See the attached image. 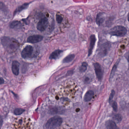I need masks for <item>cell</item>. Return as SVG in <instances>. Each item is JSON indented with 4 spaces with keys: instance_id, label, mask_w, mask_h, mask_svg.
<instances>
[{
    "instance_id": "obj_1",
    "label": "cell",
    "mask_w": 129,
    "mask_h": 129,
    "mask_svg": "<svg viewBox=\"0 0 129 129\" xmlns=\"http://www.w3.org/2000/svg\"><path fill=\"white\" fill-rule=\"evenodd\" d=\"M2 45L8 52L15 51L18 48V44L16 40L8 37H3L2 38Z\"/></svg>"
},
{
    "instance_id": "obj_2",
    "label": "cell",
    "mask_w": 129,
    "mask_h": 129,
    "mask_svg": "<svg viewBox=\"0 0 129 129\" xmlns=\"http://www.w3.org/2000/svg\"><path fill=\"white\" fill-rule=\"evenodd\" d=\"M62 122V119L60 117L55 116L48 120L45 124V127L47 129H54L59 126Z\"/></svg>"
},
{
    "instance_id": "obj_3",
    "label": "cell",
    "mask_w": 129,
    "mask_h": 129,
    "mask_svg": "<svg viewBox=\"0 0 129 129\" xmlns=\"http://www.w3.org/2000/svg\"><path fill=\"white\" fill-rule=\"evenodd\" d=\"M127 33V29L124 26L121 25L116 26L111 29L110 33L111 35L118 37H123Z\"/></svg>"
},
{
    "instance_id": "obj_4",
    "label": "cell",
    "mask_w": 129,
    "mask_h": 129,
    "mask_svg": "<svg viewBox=\"0 0 129 129\" xmlns=\"http://www.w3.org/2000/svg\"><path fill=\"white\" fill-rule=\"evenodd\" d=\"M48 24V21L47 18L46 17L42 18L37 24V29L40 31H44L47 28Z\"/></svg>"
},
{
    "instance_id": "obj_5",
    "label": "cell",
    "mask_w": 129,
    "mask_h": 129,
    "mask_svg": "<svg viewBox=\"0 0 129 129\" xmlns=\"http://www.w3.org/2000/svg\"><path fill=\"white\" fill-rule=\"evenodd\" d=\"M111 45L108 42H106L101 46L99 51V55L101 56L104 57L106 56L109 50L110 49Z\"/></svg>"
},
{
    "instance_id": "obj_6",
    "label": "cell",
    "mask_w": 129,
    "mask_h": 129,
    "mask_svg": "<svg viewBox=\"0 0 129 129\" xmlns=\"http://www.w3.org/2000/svg\"><path fill=\"white\" fill-rule=\"evenodd\" d=\"M33 48L31 45L26 46L23 49L21 53V56L24 59L30 57L33 53Z\"/></svg>"
},
{
    "instance_id": "obj_7",
    "label": "cell",
    "mask_w": 129,
    "mask_h": 129,
    "mask_svg": "<svg viewBox=\"0 0 129 129\" xmlns=\"http://www.w3.org/2000/svg\"><path fill=\"white\" fill-rule=\"evenodd\" d=\"M95 72L97 78L99 81L102 79L103 76V71L101 65L98 63L94 64Z\"/></svg>"
},
{
    "instance_id": "obj_8",
    "label": "cell",
    "mask_w": 129,
    "mask_h": 129,
    "mask_svg": "<svg viewBox=\"0 0 129 129\" xmlns=\"http://www.w3.org/2000/svg\"><path fill=\"white\" fill-rule=\"evenodd\" d=\"M43 39V37L39 35H35L29 36L27 39V42L31 44H35L41 41Z\"/></svg>"
},
{
    "instance_id": "obj_9",
    "label": "cell",
    "mask_w": 129,
    "mask_h": 129,
    "mask_svg": "<svg viewBox=\"0 0 129 129\" xmlns=\"http://www.w3.org/2000/svg\"><path fill=\"white\" fill-rule=\"evenodd\" d=\"M96 41V38L94 35H92L90 37V44L88 51V56H89L92 53V50Z\"/></svg>"
},
{
    "instance_id": "obj_10",
    "label": "cell",
    "mask_w": 129,
    "mask_h": 129,
    "mask_svg": "<svg viewBox=\"0 0 129 129\" xmlns=\"http://www.w3.org/2000/svg\"><path fill=\"white\" fill-rule=\"evenodd\" d=\"M20 63L18 61H14L12 63V71L13 73L17 76L19 75V73Z\"/></svg>"
},
{
    "instance_id": "obj_11",
    "label": "cell",
    "mask_w": 129,
    "mask_h": 129,
    "mask_svg": "<svg viewBox=\"0 0 129 129\" xmlns=\"http://www.w3.org/2000/svg\"><path fill=\"white\" fill-rule=\"evenodd\" d=\"M105 19V14L104 13H100L98 14L96 16V22L98 25L100 26L103 24Z\"/></svg>"
},
{
    "instance_id": "obj_12",
    "label": "cell",
    "mask_w": 129,
    "mask_h": 129,
    "mask_svg": "<svg viewBox=\"0 0 129 129\" xmlns=\"http://www.w3.org/2000/svg\"><path fill=\"white\" fill-rule=\"evenodd\" d=\"M105 125L107 129H119L114 121L108 120L106 121Z\"/></svg>"
},
{
    "instance_id": "obj_13",
    "label": "cell",
    "mask_w": 129,
    "mask_h": 129,
    "mask_svg": "<svg viewBox=\"0 0 129 129\" xmlns=\"http://www.w3.org/2000/svg\"><path fill=\"white\" fill-rule=\"evenodd\" d=\"M29 3H25L23 4L22 5H21L20 7H18L14 11V16H15L17 14L19 13H20L21 11H22L23 10L27 8L29 6Z\"/></svg>"
},
{
    "instance_id": "obj_14",
    "label": "cell",
    "mask_w": 129,
    "mask_h": 129,
    "mask_svg": "<svg viewBox=\"0 0 129 129\" xmlns=\"http://www.w3.org/2000/svg\"><path fill=\"white\" fill-rule=\"evenodd\" d=\"M94 95V92L91 90L88 91L86 93L84 96V100L85 102H88L90 101L93 98Z\"/></svg>"
},
{
    "instance_id": "obj_15",
    "label": "cell",
    "mask_w": 129,
    "mask_h": 129,
    "mask_svg": "<svg viewBox=\"0 0 129 129\" xmlns=\"http://www.w3.org/2000/svg\"><path fill=\"white\" fill-rule=\"evenodd\" d=\"M62 52V51L60 50H56L51 54L49 58L51 59H56L59 56Z\"/></svg>"
},
{
    "instance_id": "obj_16",
    "label": "cell",
    "mask_w": 129,
    "mask_h": 129,
    "mask_svg": "<svg viewBox=\"0 0 129 129\" xmlns=\"http://www.w3.org/2000/svg\"><path fill=\"white\" fill-rule=\"evenodd\" d=\"M10 26L11 28L17 29L21 28L22 26V25L20 22L16 20V21L12 22L10 24Z\"/></svg>"
},
{
    "instance_id": "obj_17",
    "label": "cell",
    "mask_w": 129,
    "mask_h": 129,
    "mask_svg": "<svg viewBox=\"0 0 129 129\" xmlns=\"http://www.w3.org/2000/svg\"><path fill=\"white\" fill-rule=\"evenodd\" d=\"M119 60H118V61L116 62L115 64L114 65L112 68V70H111V73L110 75V80H111L113 78L114 76L115 75V73H116V71L117 69V66L119 64Z\"/></svg>"
},
{
    "instance_id": "obj_18",
    "label": "cell",
    "mask_w": 129,
    "mask_h": 129,
    "mask_svg": "<svg viewBox=\"0 0 129 129\" xmlns=\"http://www.w3.org/2000/svg\"><path fill=\"white\" fill-rule=\"evenodd\" d=\"M75 57V55L73 54H70L63 59V63H68L72 61Z\"/></svg>"
},
{
    "instance_id": "obj_19",
    "label": "cell",
    "mask_w": 129,
    "mask_h": 129,
    "mask_svg": "<svg viewBox=\"0 0 129 129\" xmlns=\"http://www.w3.org/2000/svg\"><path fill=\"white\" fill-rule=\"evenodd\" d=\"M113 118L116 122L119 123L122 120V117L121 116V114H115L113 116Z\"/></svg>"
},
{
    "instance_id": "obj_20",
    "label": "cell",
    "mask_w": 129,
    "mask_h": 129,
    "mask_svg": "<svg viewBox=\"0 0 129 129\" xmlns=\"http://www.w3.org/2000/svg\"><path fill=\"white\" fill-rule=\"evenodd\" d=\"M88 64L85 62H84L82 63V66L80 68V71L81 73H83L85 72L87 69V67Z\"/></svg>"
},
{
    "instance_id": "obj_21",
    "label": "cell",
    "mask_w": 129,
    "mask_h": 129,
    "mask_svg": "<svg viewBox=\"0 0 129 129\" xmlns=\"http://www.w3.org/2000/svg\"><path fill=\"white\" fill-rule=\"evenodd\" d=\"M25 111V110L22 108H16L14 110V114L16 115H19L22 114Z\"/></svg>"
},
{
    "instance_id": "obj_22",
    "label": "cell",
    "mask_w": 129,
    "mask_h": 129,
    "mask_svg": "<svg viewBox=\"0 0 129 129\" xmlns=\"http://www.w3.org/2000/svg\"><path fill=\"white\" fill-rule=\"evenodd\" d=\"M110 104H111V106L113 109L114 110V111H116L117 110V102H116L112 101Z\"/></svg>"
},
{
    "instance_id": "obj_23",
    "label": "cell",
    "mask_w": 129,
    "mask_h": 129,
    "mask_svg": "<svg viewBox=\"0 0 129 129\" xmlns=\"http://www.w3.org/2000/svg\"><path fill=\"white\" fill-rule=\"evenodd\" d=\"M0 10L4 12H7V8L6 7V6L3 3L1 2H0Z\"/></svg>"
},
{
    "instance_id": "obj_24",
    "label": "cell",
    "mask_w": 129,
    "mask_h": 129,
    "mask_svg": "<svg viewBox=\"0 0 129 129\" xmlns=\"http://www.w3.org/2000/svg\"><path fill=\"white\" fill-rule=\"evenodd\" d=\"M63 18L62 17V16L60 15L57 14L56 16V20L57 22L58 23H61L63 21Z\"/></svg>"
},
{
    "instance_id": "obj_25",
    "label": "cell",
    "mask_w": 129,
    "mask_h": 129,
    "mask_svg": "<svg viewBox=\"0 0 129 129\" xmlns=\"http://www.w3.org/2000/svg\"><path fill=\"white\" fill-rule=\"evenodd\" d=\"M115 91H114V90H112V91H111V93L110 95V97H109V103H110L111 101H113V98L114 97V95H115Z\"/></svg>"
},
{
    "instance_id": "obj_26",
    "label": "cell",
    "mask_w": 129,
    "mask_h": 129,
    "mask_svg": "<svg viewBox=\"0 0 129 129\" xmlns=\"http://www.w3.org/2000/svg\"><path fill=\"white\" fill-rule=\"evenodd\" d=\"M4 83V80L3 78L0 77V85L3 84Z\"/></svg>"
},
{
    "instance_id": "obj_27",
    "label": "cell",
    "mask_w": 129,
    "mask_h": 129,
    "mask_svg": "<svg viewBox=\"0 0 129 129\" xmlns=\"http://www.w3.org/2000/svg\"><path fill=\"white\" fill-rule=\"evenodd\" d=\"M3 123V119L2 117L0 116V126L2 125Z\"/></svg>"
},
{
    "instance_id": "obj_28",
    "label": "cell",
    "mask_w": 129,
    "mask_h": 129,
    "mask_svg": "<svg viewBox=\"0 0 129 129\" xmlns=\"http://www.w3.org/2000/svg\"><path fill=\"white\" fill-rule=\"evenodd\" d=\"M128 21L129 22V13H128Z\"/></svg>"
},
{
    "instance_id": "obj_29",
    "label": "cell",
    "mask_w": 129,
    "mask_h": 129,
    "mask_svg": "<svg viewBox=\"0 0 129 129\" xmlns=\"http://www.w3.org/2000/svg\"><path fill=\"white\" fill-rule=\"evenodd\" d=\"M128 63H129V56L128 57Z\"/></svg>"
}]
</instances>
